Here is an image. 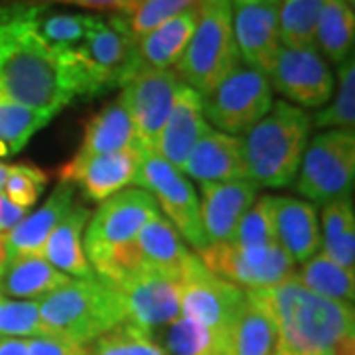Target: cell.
I'll use <instances>...</instances> for the list:
<instances>
[{"mask_svg": "<svg viewBox=\"0 0 355 355\" xmlns=\"http://www.w3.org/2000/svg\"><path fill=\"white\" fill-rule=\"evenodd\" d=\"M277 326V355H328L355 342L354 304L306 291L296 275L266 291H249Z\"/></svg>", "mask_w": 355, "mask_h": 355, "instance_id": "obj_2", "label": "cell"}, {"mask_svg": "<svg viewBox=\"0 0 355 355\" xmlns=\"http://www.w3.org/2000/svg\"><path fill=\"white\" fill-rule=\"evenodd\" d=\"M277 343L270 312L253 292L245 291V300L223 334L217 355H277Z\"/></svg>", "mask_w": 355, "mask_h": 355, "instance_id": "obj_23", "label": "cell"}, {"mask_svg": "<svg viewBox=\"0 0 355 355\" xmlns=\"http://www.w3.org/2000/svg\"><path fill=\"white\" fill-rule=\"evenodd\" d=\"M354 38V0H326L318 20L316 50L326 62L342 65L352 58Z\"/></svg>", "mask_w": 355, "mask_h": 355, "instance_id": "obj_28", "label": "cell"}, {"mask_svg": "<svg viewBox=\"0 0 355 355\" xmlns=\"http://www.w3.org/2000/svg\"><path fill=\"white\" fill-rule=\"evenodd\" d=\"M6 265V243H4V233H0V270Z\"/></svg>", "mask_w": 355, "mask_h": 355, "instance_id": "obj_47", "label": "cell"}, {"mask_svg": "<svg viewBox=\"0 0 355 355\" xmlns=\"http://www.w3.org/2000/svg\"><path fill=\"white\" fill-rule=\"evenodd\" d=\"M298 282L306 291L314 292L322 298L354 304L355 298V275L338 263H334L324 253H316L306 261L300 272L296 275Z\"/></svg>", "mask_w": 355, "mask_h": 355, "instance_id": "obj_31", "label": "cell"}, {"mask_svg": "<svg viewBox=\"0 0 355 355\" xmlns=\"http://www.w3.org/2000/svg\"><path fill=\"white\" fill-rule=\"evenodd\" d=\"M137 42L119 14H99L85 40L71 48L87 77L91 97L123 87L142 67Z\"/></svg>", "mask_w": 355, "mask_h": 355, "instance_id": "obj_6", "label": "cell"}, {"mask_svg": "<svg viewBox=\"0 0 355 355\" xmlns=\"http://www.w3.org/2000/svg\"><path fill=\"white\" fill-rule=\"evenodd\" d=\"M87 355H166L144 330L123 322L85 345Z\"/></svg>", "mask_w": 355, "mask_h": 355, "instance_id": "obj_39", "label": "cell"}, {"mask_svg": "<svg viewBox=\"0 0 355 355\" xmlns=\"http://www.w3.org/2000/svg\"><path fill=\"white\" fill-rule=\"evenodd\" d=\"M128 148H140L139 139L127 109L119 99H114L85 121L83 142L77 154L99 156L121 153Z\"/></svg>", "mask_w": 355, "mask_h": 355, "instance_id": "obj_27", "label": "cell"}, {"mask_svg": "<svg viewBox=\"0 0 355 355\" xmlns=\"http://www.w3.org/2000/svg\"><path fill=\"white\" fill-rule=\"evenodd\" d=\"M137 245L146 265L166 270H180L191 254L180 233L162 214L154 216L140 229Z\"/></svg>", "mask_w": 355, "mask_h": 355, "instance_id": "obj_29", "label": "cell"}, {"mask_svg": "<svg viewBox=\"0 0 355 355\" xmlns=\"http://www.w3.org/2000/svg\"><path fill=\"white\" fill-rule=\"evenodd\" d=\"M326 0H280L279 32L284 48H316V28Z\"/></svg>", "mask_w": 355, "mask_h": 355, "instance_id": "obj_33", "label": "cell"}, {"mask_svg": "<svg viewBox=\"0 0 355 355\" xmlns=\"http://www.w3.org/2000/svg\"><path fill=\"white\" fill-rule=\"evenodd\" d=\"M73 200H76V186L60 182L42 207L26 216L16 227L4 233L6 261L24 259V257H42L44 245L51 235V231L71 211Z\"/></svg>", "mask_w": 355, "mask_h": 355, "instance_id": "obj_20", "label": "cell"}, {"mask_svg": "<svg viewBox=\"0 0 355 355\" xmlns=\"http://www.w3.org/2000/svg\"><path fill=\"white\" fill-rule=\"evenodd\" d=\"M198 12V26L174 71L203 97L243 62L233 34L231 0H200Z\"/></svg>", "mask_w": 355, "mask_h": 355, "instance_id": "obj_5", "label": "cell"}, {"mask_svg": "<svg viewBox=\"0 0 355 355\" xmlns=\"http://www.w3.org/2000/svg\"><path fill=\"white\" fill-rule=\"evenodd\" d=\"M322 247L328 259L347 270L355 265V214L352 200H336L322 211Z\"/></svg>", "mask_w": 355, "mask_h": 355, "instance_id": "obj_30", "label": "cell"}, {"mask_svg": "<svg viewBox=\"0 0 355 355\" xmlns=\"http://www.w3.org/2000/svg\"><path fill=\"white\" fill-rule=\"evenodd\" d=\"M28 340L18 338H0V355H26Z\"/></svg>", "mask_w": 355, "mask_h": 355, "instance_id": "obj_45", "label": "cell"}, {"mask_svg": "<svg viewBox=\"0 0 355 355\" xmlns=\"http://www.w3.org/2000/svg\"><path fill=\"white\" fill-rule=\"evenodd\" d=\"M198 2L200 0H135L116 14L125 20L132 36L139 40Z\"/></svg>", "mask_w": 355, "mask_h": 355, "instance_id": "obj_37", "label": "cell"}, {"mask_svg": "<svg viewBox=\"0 0 355 355\" xmlns=\"http://www.w3.org/2000/svg\"><path fill=\"white\" fill-rule=\"evenodd\" d=\"M312 128L310 114L300 107L272 101L270 111L243 139L247 178L257 186L286 188L294 182Z\"/></svg>", "mask_w": 355, "mask_h": 355, "instance_id": "obj_3", "label": "cell"}, {"mask_svg": "<svg viewBox=\"0 0 355 355\" xmlns=\"http://www.w3.org/2000/svg\"><path fill=\"white\" fill-rule=\"evenodd\" d=\"M263 2H280V0H231V4L247 6V4H263Z\"/></svg>", "mask_w": 355, "mask_h": 355, "instance_id": "obj_48", "label": "cell"}, {"mask_svg": "<svg viewBox=\"0 0 355 355\" xmlns=\"http://www.w3.org/2000/svg\"><path fill=\"white\" fill-rule=\"evenodd\" d=\"M180 279L182 316L202 324L205 330L214 334L219 343L245 300V291L227 280L219 279L193 253L180 268Z\"/></svg>", "mask_w": 355, "mask_h": 355, "instance_id": "obj_12", "label": "cell"}, {"mask_svg": "<svg viewBox=\"0 0 355 355\" xmlns=\"http://www.w3.org/2000/svg\"><path fill=\"white\" fill-rule=\"evenodd\" d=\"M200 254L203 265L214 275L241 291H266L296 275V263L279 243L265 247L216 243L205 247Z\"/></svg>", "mask_w": 355, "mask_h": 355, "instance_id": "obj_9", "label": "cell"}, {"mask_svg": "<svg viewBox=\"0 0 355 355\" xmlns=\"http://www.w3.org/2000/svg\"><path fill=\"white\" fill-rule=\"evenodd\" d=\"M158 214V203L144 188H125L103 200L85 225L83 251L89 265L114 247L135 241Z\"/></svg>", "mask_w": 355, "mask_h": 355, "instance_id": "obj_11", "label": "cell"}, {"mask_svg": "<svg viewBox=\"0 0 355 355\" xmlns=\"http://www.w3.org/2000/svg\"><path fill=\"white\" fill-rule=\"evenodd\" d=\"M202 101L203 114L221 132L247 135L270 111L272 87L265 73L239 64Z\"/></svg>", "mask_w": 355, "mask_h": 355, "instance_id": "obj_8", "label": "cell"}, {"mask_svg": "<svg viewBox=\"0 0 355 355\" xmlns=\"http://www.w3.org/2000/svg\"><path fill=\"white\" fill-rule=\"evenodd\" d=\"M268 83L288 101L316 109L330 101L336 79L316 48H280L268 71Z\"/></svg>", "mask_w": 355, "mask_h": 355, "instance_id": "obj_15", "label": "cell"}, {"mask_svg": "<svg viewBox=\"0 0 355 355\" xmlns=\"http://www.w3.org/2000/svg\"><path fill=\"white\" fill-rule=\"evenodd\" d=\"M146 334L166 355H217L219 349L214 334L186 316Z\"/></svg>", "mask_w": 355, "mask_h": 355, "instance_id": "obj_32", "label": "cell"}, {"mask_svg": "<svg viewBox=\"0 0 355 355\" xmlns=\"http://www.w3.org/2000/svg\"><path fill=\"white\" fill-rule=\"evenodd\" d=\"M114 291L123 296L127 322L140 330H158L182 316L180 270L144 266Z\"/></svg>", "mask_w": 355, "mask_h": 355, "instance_id": "obj_14", "label": "cell"}, {"mask_svg": "<svg viewBox=\"0 0 355 355\" xmlns=\"http://www.w3.org/2000/svg\"><path fill=\"white\" fill-rule=\"evenodd\" d=\"M338 89L334 101L318 111L312 119L316 128H345L354 130L355 125V65L354 58L338 65Z\"/></svg>", "mask_w": 355, "mask_h": 355, "instance_id": "obj_36", "label": "cell"}, {"mask_svg": "<svg viewBox=\"0 0 355 355\" xmlns=\"http://www.w3.org/2000/svg\"><path fill=\"white\" fill-rule=\"evenodd\" d=\"M142 160V148L121 153L81 156L76 154L58 170L60 182L79 186L91 202H103L116 191L137 184Z\"/></svg>", "mask_w": 355, "mask_h": 355, "instance_id": "obj_16", "label": "cell"}, {"mask_svg": "<svg viewBox=\"0 0 355 355\" xmlns=\"http://www.w3.org/2000/svg\"><path fill=\"white\" fill-rule=\"evenodd\" d=\"M198 4L170 18L162 26L154 28L146 36L139 38L137 50L142 67H150V69L176 67L198 26V16H200Z\"/></svg>", "mask_w": 355, "mask_h": 355, "instance_id": "obj_24", "label": "cell"}, {"mask_svg": "<svg viewBox=\"0 0 355 355\" xmlns=\"http://www.w3.org/2000/svg\"><path fill=\"white\" fill-rule=\"evenodd\" d=\"M182 79L174 69L140 67L116 97L127 109L142 150L154 153Z\"/></svg>", "mask_w": 355, "mask_h": 355, "instance_id": "obj_13", "label": "cell"}, {"mask_svg": "<svg viewBox=\"0 0 355 355\" xmlns=\"http://www.w3.org/2000/svg\"><path fill=\"white\" fill-rule=\"evenodd\" d=\"M294 190L316 203L349 200L355 180V132L330 128L306 146Z\"/></svg>", "mask_w": 355, "mask_h": 355, "instance_id": "obj_7", "label": "cell"}, {"mask_svg": "<svg viewBox=\"0 0 355 355\" xmlns=\"http://www.w3.org/2000/svg\"><path fill=\"white\" fill-rule=\"evenodd\" d=\"M48 336L50 331L42 322L38 300L0 298V338L34 340Z\"/></svg>", "mask_w": 355, "mask_h": 355, "instance_id": "obj_38", "label": "cell"}, {"mask_svg": "<svg viewBox=\"0 0 355 355\" xmlns=\"http://www.w3.org/2000/svg\"><path fill=\"white\" fill-rule=\"evenodd\" d=\"M38 302L40 316L50 336L77 345H89L127 322L123 296L95 275L71 279Z\"/></svg>", "mask_w": 355, "mask_h": 355, "instance_id": "obj_4", "label": "cell"}, {"mask_svg": "<svg viewBox=\"0 0 355 355\" xmlns=\"http://www.w3.org/2000/svg\"><path fill=\"white\" fill-rule=\"evenodd\" d=\"M71 280L44 257L6 261L0 270V294L12 300H42Z\"/></svg>", "mask_w": 355, "mask_h": 355, "instance_id": "obj_26", "label": "cell"}, {"mask_svg": "<svg viewBox=\"0 0 355 355\" xmlns=\"http://www.w3.org/2000/svg\"><path fill=\"white\" fill-rule=\"evenodd\" d=\"M207 128L209 125L203 114L202 95L182 83L164 127L160 130L154 153L182 172L191 148L198 144Z\"/></svg>", "mask_w": 355, "mask_h": 355, "instance_id": "obj_19", "label": "cell"}, {"mask_svg": "<svg viewBox=\"0 0 355 355\" xmlns=\"http://www.w3.org/2000/svg\"><path fill=\"white\" fill-rule=\"evenodd\" d=\"M38 2L0 0V95L53 119L91 87L71 50L42 38Z\"/></svg>", "mask_w": 355, "mask_h": 355, "instance_id": "obj_1", "label": "cell"}, {"mask_svg": "<svg viewBox=\"0 0 355 355\" xmlns=\"http://www.w3.org/2000/svg\"><path fill=\"white\" fill-rule=\"evenodd\" d=\"M275 239L294 263H306L320 253L322 237L314 205L292 196H270Z\"/></svg>", "mask_w": 355, "mask_h": 355, "instance_id": "obj_21", "label": "cell"}, {"mask_svg": "<svg viewBox=\"0 0 355 355\" xmlns=\"http://www.w3.org/2000/svg\"><path fill=\"white\" fill-rule=\"evenodd\" d=\"M182 174H188L200 184L247 178L243 139L207 128L198 144L191 148Z\"/></svg>", "mask_w": 355, "mask_h": 355, "instance_id": "obj_22", "label": "cell"}, {"mask_svg": "<svg viewBox=\"0 0 355 355\" xmlns=\"http://www.w3.org/2000/svg\"><path fill=\"white\" fill-rule=\"evenodd\" d=\"M0 298H4V296H2V294H0Z\"/></svg>", "mask_w": 355, "mask_h": 355, "instance_id": "obj_49", "label": "cell"}, {"mask_svg": "<svg viewBox=\"0 0 355 355\" xmlns=\"http://www.w3.org/2000/svg\"><path fill=\"white\" fill-rule=\"evenodd\" d=\"M48 123V116L0 95V158L20 153L28 140Z\"/></svg>", "mask_w": 355, "mask_h": 355, "instance_id": "obj_35", "label": "cell"}, {"mask_svg": "<svg viewBox=\"0 0 355 355\" xmlns=\"http://www.w3.org/2000/svg\"><path fill=\"white\" fill-rule=\"evenodd\" d=\"M89 217L91 211L87 207L73 205L71 211L60 221V225L51 231L44 245L42 257L67 277L89 279L95 275L83 251V229L87 225Z\"/></svg>", "mask_w": 355, "mask_h": 355, "instance_id": "obj_25", "label": "cell"}, {"mask_svg": "<svg viewBox=\"0 0 355 355\" xmlns=\"http://www.w3.org/2000/svg\"><path fill=\"white\" fill-rule=\"evenodd\" d=\"M10 166H12V164L0 162V191H2L4 184H6V178H8V174H10Z\"/></svg>", "mask_w": 355, "mask_h": 355, "instance_id": "obj_46", "label": "cell"}, {"mask_svg": "<svg viewBox=\"0 0 355 355\" xmlns=\"http://www.w3.org/2000/svg\"><path fill=\"white\" fill-rule=\"evenodd\" d=\"M328 355H334V354H328Z\"/></svg>", "mask_w": 355, "mask_h": 355, "instance_id": "obj_50", "label": "cell"}, {"mask_svg": "<svg viewBox=\"0 0 355 355\" xmlns=\"http://www.w3.org/2000/svg\"><path fill=\"white\" fill-rule=\"evenodd\" d=\"M50 176L32 164H12L2 193L18 207L30 209L48 186Z\"/></svg>", "mask_w": 355, "mask_h": 355, "instance_id": "obj_41", "label": "cell"}, {"mask_svg": "<svg viewBox=\"0 0 355 355\" xmlns=\"http://www.w3.org/2000/svg\"><path fill=\"white\" fill-rule=\"evenodd\" d=\"M26 355H87L85 345L64 340V338H34L26 343Z\"/></svg>", "mask_w": 355, "mask_h": 355, "instance_id": "obj_42", "label": "cell"}, {"mask_svg": "<svg viewBox=\"0 0 355 355\" xmlns=\"http://www.w3.org/2000/svg\"><path fill=\"white\" fill-rule=\"evenodd\" d=\"M137 184L153 196L180 237L198 249V253L209 247L203 235L198 191L193 190L186 174L168 164L156 153L142 150Z\"/></svg>", "mask_w": 355, "mask_h": 355, "instance_id": "obj_10", "label": "cell"}, {"mask_svg": "<svg viewBox=\"0 0 355 355\" xmlns=\"http://www.w3.org/2000/svg\"><path fill=\"white\" fill-rule=\"evenodd\" d=\"M259 186L249 178L231 182H203L200 217L209 245L231 243L243 216L257 200Z\"/></svg>", "mask_w": 355, "mask_h": 355, "instance_id": "obj_17", "label": "cell"}, {"mask_svg": "<svg viewBox=\"0 0 355 355\" xmlns=\"http://www.w3.org/2000/svg\"><path fill=\"white\" fill-rule=\"evenodd\" d=\"M34 2H44V4L58 2V4H73V6H79V8H91V10H111V12H119L123 8H127L128 4H132L135 0H34Z\"/></svg>", "mask_w": 355, "mask_h": 355, "instance_id": "obj_43", "label": "cell"}, {"mask_svg": "<svg viewBox=\"0 0 355 355\" xmlns=\"http://www.w3.org/2000/svg\"><path fill=\"white\" fill-rule=\"evenodd\" d=\"M28 216V209L14 205L2 191H0V233H6L16 227L24 217Z\"/></svg>", "mask_w": 355, "mask_h": 355, "instance_id": "obj_44", "label": "cell"}, {"mask_svg": "<svg viewBox=\"0 0 355 355\" xmlns=\"http://www.w3.org/2000/svg\"><path fill=\"white\" fill-rule=\"evenodd\" d=\"M233 245L237 247H265L277 243L275 227H272V214H270V196L265 193L249 207L243 216L239 227L235 231Z\"/></svg>", "mask_w": 355, "mask_h": 355, "instance_id": "obj_40", "label": "cell"}, {"mask_svg": "<svg viewBox=\"0 0 355 355\" xmlns=\"http://www.w3.org/2000/svg\"><path fill=\"white\" fill-rule=\"evenodd\" d=\"M279 4H233V34L241 62L268 76L280 48Z\"/></svg>", "mask_w": 355, "mask_h": 355, "instance_id": "obj_18", "label": "cell"}, {"mask_svg": "<svg viewBox=\"0 0 355 355\" xmlns=\"http://www.w3.org/2000/svg\"><path fill=\"white\" fill-rule=\"evenodd\" d=\"M97 18L99 14L60 12L44 2H38L36 24L42 38L50 46L58 50H71L85 40Z\"/></svg>", "mask_w": 355, "mask_h": 355, "instance_id": "obj_34", "label": "cell"}]
</instances>
